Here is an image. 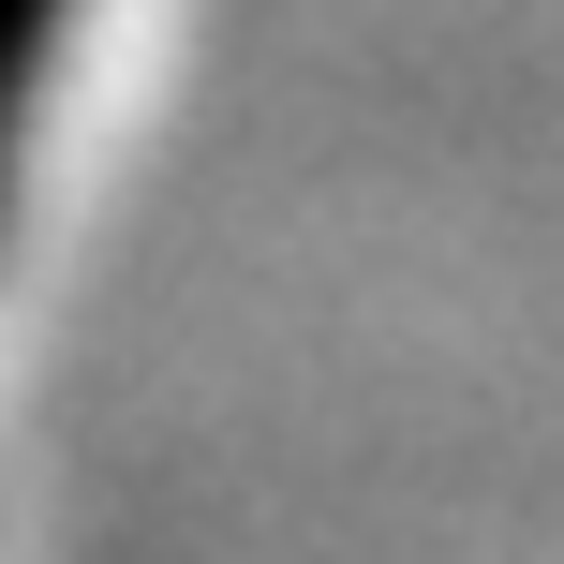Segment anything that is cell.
I'll return each mask as SVG.
<instances>
[{"label":"cell","instance_id":"obj_1","mask_svg":"<svg viewBox=\"0 0 564 564\" xmlns=\"http://www.w3.org/2000/svg\"><path fill=\"white\" fill-rule=\"evenodd\" d=\"M59 15H75V0H0V194H15L30 105H45V75H59Z\"/></svg>","mask_w":564,"mask_h":564}]
</instances>
